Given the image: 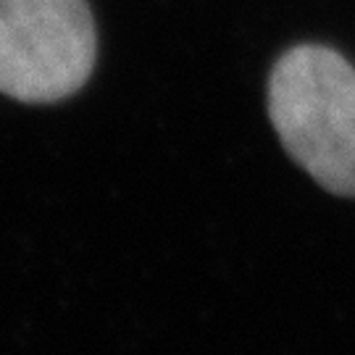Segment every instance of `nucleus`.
Returning a JSON list of instances; mask_svg holds the SVG:
<instances>
[{"instance_id": "1", "label": "nucleus", "mask_w": 355, "mask_h": 355, "mask_svg": "<svg viewBox=\"0 0 355 355\" xmlns=\"http://www.w3.org/2000/svg\"><path fill=\"white\" fill-rule=\"evenodd\" d=\"M268 116L295 164L331 195L355 198V69L340 53H284L268 82Z\"/></svg>"}, {"instance_id": "2", "label": "nucleus", "mask_w": 355, "mask_h": 355, "mask_svg": "<svg viewBox=\"0 0 355 355\" xmlns=\"http://www.w3.org/2000/svg\"><path fill=\"white\" fill-rule=\"evenodd\" d=\"M87 0H0V92L21 103L74 95L95 66Z\"/></svg>"}]
</instances>
